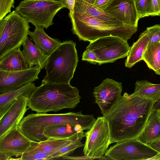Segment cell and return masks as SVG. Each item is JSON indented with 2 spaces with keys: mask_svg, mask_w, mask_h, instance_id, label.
I'll return each instance as SVG.
<instances>
[{
  "mask_svg": "<svg viewBox=\"0 0 160 160\" xmlns=\"http://www.w3.org/2000/svg\"><path fill=\"white\" fill-rule=\"evenodd\" d=\"M155 103L133 93L124 92L103 116L109 127L110 144L138 138Z\"/></svg>",
  "mask_w": 160,
  "mask_h": 160,
  "instance_id": "1",
  "label": "cell"
},
{
  "mask_svg": "<svg viewBox=\"0 0 160 160\" xmlns=\"http://www.w3.org/2000/svg\"><path fill=\"white\" fill-rule=\"evenodd\" d=\"M79 93L70 83H42L29 97L28 107L32 111L43 113L74 108L80 102Z\"/></svg>",
  "mask_w": 160,
  "mask_h": 160,
  "instance_id": "2",
  "label": "cell"
},
{
  "mask_svg": "<svg viewBox=\"0 0 160 160\" xmlns=\"http://www.w3.org/2000/svg\"><path fill=\"white\" fill-rule=\"evenodd\" d=\"M96 120L93 115H83L81 111L60 114L32 113L24 117L18 128L31 141L39 142L48 139L43 134L45 128L51 125L63 124L82 127L89 130Z\"/></svg>",
  "mask_w": 160,
  "mask_h": 160,
  "instance_id": "3",
  "label": "cell"
},
{
  "mask_svg": "<svg viewBox=\"0 0 160 160\" xmlns=\"http://www.w3.org/2000/svg\"><path fill=\"white\" fill-rule=\"evenodd\" d=\"M73 33L80 40L90 42L100 38L112 36L127 41L138 31L137 28L125 25L111 24L86 13H69Z\"/></svg>",
  "mask_w": 160,
  "mask_h": 160,
  "instance_id": "4",
  "label": "cell"
},
{
  "mask_svg": "<svg viewBox=\"0 0 160 160\" xmlns=\"http://www.w3.org/2000/svg\"><path fill=\"white\" fill-rule=\"evenodd\" d=\"M76 46L72 41H64L48 56L42 83H70L78 61Z\"/></svg>",
  "mask_w": 160,
  "mask_h": 160,
  "instance_id": "5",
  "label": "cell"
},
{
  "mask_svg": "<svg viewBox=\"0 0 160 160\" xmlns=\"http://www.w3.org/2000/svg\"><path fill=\"white\" fill-rule=\"evenodd\" d=\"M29 22L15 10L0 20V59L20 48L28 38Z\"/></svg>",
  "mask_w": 160,
  "mask_h": 160,
  "instance_id": "6",
  "label": "cell"
},
{
  "mask_svg": "<svg viewBox=\"0 0 160 160\" xmlns=\"http://www.w3.org/2000/svg\"><path fill=\"white\" fill-rule=\"evenodd\" d=\"M65 7L60 0H24L15 10L35 27L47 29L56 13Z\"/></svg>",
  "mask_w": 160,
  "mask_h": 160,
  "instance_id": "7",
  "label": "cell"
},
{
  "mask_svg": "<svg viewBox=\"0 0 160 160\" xmlns=\"http://www.w3.org/2000/svg\"><path fill=\"white\" fill-rule=\"evenodd\" d=\"M90 42L86 49L95 54L99 65L112 62L127 56L131 48L127 41L112 36L100 38Z\"/></svg>",
  "mask_w": 160,
  "mask_h": 160,
  "instance_id": "8",
  "label": "cell"
},
{
  "mask_svg": "<svg viewBox=\"0 0 160 160\" xmlns=\"http://www.w3.org/2000/svg\"><path fill=\"white\" fill-rule=\"evenodd\" d=\"M86 141L83 152L89 157H102L110 143L108 122L103 116L98 117L91 128L84 133Z\"/></svg>",
  "mask_w": 160,
  "mask_h": 160,
  "instance_id": "9",
  "label": "cell"
},
{
  "mask_svg": "<svg viewBox=\"0 0 160 160\" xmlns=\"http://www.w3.org/2000/svg\"><path fill=\"white\" fill-rule=\"evenodd\" d=\"M158 152L138 138L117 143L106 151L105 156L114 160H148Z\"/></svg>",
  "mask_w": 160,
  "mask_h": 160,
  "instance_id": "10",
  "label": "cell"
},
{
  "mask_svg": "<svg viewBox=\"0 0 160 160\" xmlns=\"http://www.w3.org/2000/svg\"><path fill=\"white\" fill-rule=\"evenodd\" d=\"M33 142L18 128L11 130L0 138V160H14L12 156L21 157Z\"/></svg>",
  "mask_w": 160,
  "mask_h": 160,
  "instance_id": "11",
  "label": "cell"
},
{
  "mask_svg": "<svg viewBox=\"0 0 160 160\" xmlns=\"http://www.w3.org/2000/svg\"><path fill=\"white\" fill-rule=\"evenodd\" d=\"M122 83L109 78L104 80L95 87L93 92L95 102L99 107L103 116L107 114L121 97Z\"/></svg>",
  "mask_w": 160,
  "mask_h": 160,
  "instance_id": "12",
  "label": "cell"
},
{
  "mask_svg": "<svg viewBox=\"0 0 160 160\" xmlns=\"http://www.w3.org/2000/svg\"><path fill=\"white\" fill-rule=\"evenodd\" d=\"M41 71L37 66L16 71L0 70V94L17 89L38 79Z\"/></svg>",
  "mask_w": 160,
  "mask_h": 160,
  "instance_id": "13",
  "label": "cell"
},
{
  "mask_svg": "<svg viewBox=\"0 0 160 160\" xmlns=\"http://www.w3.org/2000/svg\"><path fill=\"white\" fill-rule=\"evenodd\" d=\"M103 11L125 25L138 27L139 19L134 0H111Z\"/></svg>",
  "mask_w": 160,
  "mask_h": 160,
  "instance_id": "14",
  "label": "cell"
},
{
  "mask_svg": "<svg viewBox=\"0 0 160 160\" xmlns=\"http://www.w3.org/2000/svg\"><path fill=\"white\" fill-rule=\"evenodd\" d=\"M29 96L21 95L12 102L7 112L0 119V138L12 129L18 128L28 108Z\"/></svg>",
  "mask_w": 160,
  "mask_h": 160,
  "instance_id": "15",
  "label": "cell"
},
{
  "mask_svg": "<svg viewBox=\"0 0 160 160\" xmlns=\"http://www.w3.org/2000/svg\"><path fill=\"white\" fill-rule=\"evenodd\" d=\"M44 28L35 27L29 35L35 46L44 55H50L62 42L58 38H51L45 32Z\"/></svg>",
  "mask_w": 160,
  "mask_h": 160,
  "instance_id": "16",
  "label": "cell"
},
{
  "mask_svg": "<svg viewBox=\"0 0 160 160\" xmlns=\"http://www.w3.org/2000/svg\"><path fill=\"white\" fill-rule=\"evenodd\" d=\"M138 138L148 145L160 138L159 110H152L143 129Z\"/></svg>",
  "mask_w": 160,
  "mask_h": 160,
  "instance_id": "17",
  "label": "cell"
},
{
  "mask_svg": "<svg viewBox=\"0 0 160 160\" xmlns=\"http://www.w3.org/2000/svg\"><path fill=\"white\" fill-rule=\"evenodd\" d=\"M83 131H80L72 136L63 138H48L39 142H33L30 147L32 148L50 154L71 143L79 137L84 136Z\"/></svg>",
  "mask_w": 160,
  "mask_h": 160,
  "instance_id": "18",
  "label": "cell"
},
{
  "mask_svg": "<svg viewBox=\"0 0 160 160\" xmlns=\"http://www.w3.org/2000/svg\"><path fill=\"white\" fill-rule=\"evenodd\" d=\"M74 12L86 13L109 24L124 25L110 14L83 0H75Z\"/></svg>",
  "mask_w": 160,
  "mask_h": 160,
  "instance_id": "19",
  "label": "cell"
},
{
  "mask_svg": "<svg viewBox=\"0 0 160 160\" xmlns=\"http://www.w3.org/2000/svg\"><path fill=\"white\" fill-rule=\"evenodd\" d=\"M36 87L34 83L32 82L17 89L0 94V119L7 112L14 100L21 95L30 97Z\"/></svg>",
  "mask_w": 160,
  "mask_h": 160,
  "instance_id": "20",
  "label": "cell"
},
{
  "mask_svg": "<svg viewBox=\"0 0 160 160\" xmlns=\"http://www.w3.org/2000/svg\"><path fill=\"white\" fill-rule=\"evenodd\" d=\"M28 37L22 45V52L29 68L34 66L41 69L45 68L48 56L44 54L32 42Z\"/></svg>",
  "mask_w": 160,
  "mask_h": 160,
  "instance_id": "21",
  "label": "cell"
},
{
  "mask_svg": "<svg viewBox=\"0 0 160 160\" xmlns=\"http://www.w3.org/2000/svg\"><path fill=\"white\" fill-rule=\"evenodd\" d=\"M20 48L15 49L0 59V70L16 71L28 69Z\"/></svg>",
  "mask_w": 160,
  "mask_h": 160,
  "instance_id": "22",
  "label": "cell"
},
{
  "mask_svg": "<svg viewBox=\"0 0 160 160\" xmlns=\"http://www.w3.org/2000/svg\"><path fill=\"white\" fill-rule=\"evenodd\" d=\"M149 38L145 30L139 35L138 39L131 47L125 61V67L130 68L142 60L143 56L148 44Z\"/></svg>",
  "mask_w": 160,
  "mask_h": 160,
  "instance_id": "23",
  "label": "cell"
},
{
  "mask_svg": "<svg viewBox=\"0 0 160 160\" xmlns=\"http://www.w3.org/2000/svg\"><path fill=\"white\" fill-rule=\"evenodd\" d=\"M133 93L142 98L156 102L160 98V84H154L146 80L137 81Z\"/></svg>",
  "mask_w": 160,
  "mask_h": 160,
  "instance_id": "24",
  "label": "cell"
},
{
  "mask_svg": "<svg viewBox=\"0 0 160 160\" xmlns=\"http://www.w3.org/2000/svg\"><path fill=\"white\" fill-rule=\"evenodd\" d=\"M82 127L68 124H59L48 126L46 128L43 134L48 138H63L69 137L81 131Z\"/></svg>",
  "mask_w": 160,
  "mask_h": 160,
  "instance_id": "25",
  "label": "cell"
},
{
  "mask_svg": "<svg viewBox=\"0 0 160 160\" xmlns=\"http://www.w3.org/2000/svg\"><path fill=\"white\" fill-rule=\"evenodd\" d=\"M142 60L149 69L157 72L160 64V41L148 44Z\"/></svg>",
  "mask_w": 160,
  "mask_h": 160,
  "instance_id": "26",
  "label": "cell"
},
{
  "mask_svg": "<svg viewBox=\"0 0 160 160\" xmlns=\"http://www.w3.org/2000/svg\"><path fill=\"white\" fill-rule=\"evenodd\" d=\"M84 136H81L71 143L60 148L49 156L46 160L59 159L61 157L72 153L77 148L84 146L81 142Z\"/></svg>",
  "mask_w": 160,
  "mask_h": 160,
  "instance_id": "27",
  "label": "cell"
},
{
  "mask_svg": "<svg viewBox=\"0 0 160 160\" xmlns=\"http://www.w3.org/2000/svg\"><path fill=\"white\" fill-rule=\"evenodd\" d=\"M139 18L152 16L151 0H134Z\"/></svg>",
  "mask_w": 160,
  "mask_h": 160,
  "instance_id": "28",
  "label": "cell"
},
{
  "mask_svg": "<svg viewBox=\"0 0 160 160\" xmlns=\"http://www.w3.org/2000/svg\"><path fill=\"white\" fill-rule=\"evenodd\" d=\"M50 154L30 147L20 157V160H46Z\"/></svg>",
  "mask_w": 160,
  "mask_h": 160,
  "instance_id": "29",
  "label": "cell"
},
{
  "mask_svg": "<svg viewBox=\"0 0 160 160\" xmlns=\"http://www.w3.org/2000/svg\"><path fill=\"white\" fill-rule=\"evenodd\" d=\"M146 30L149 38L148 44L160 41V25L147 28Z\"/></svg>",
  "mask_w": 160,
  "mask_h": 160,
  "instance_id": "30",
  "label": "cell"
},
{
  "mask_svg": "<svg viewBox=\"0 0 160 160\" xmlns=\"http://www.w3.org/2000/svg\"><path fill=\"white\" fill-rule=\"evenodd\" d=\"M14 0H0V20L3 19L14 7Z\"/></svg>",
  "mask_w": 160,
  "mask_h": 160,
  "instance_id": "31",
  "label": "cell"
},
{
  "mask_svg": "<svg viewBox=\"0 0 160 160\" xmlns=\"http://www.w3.org/2000/svg\"><path fill=\"white\" fill-rule=\"evenodd\" d=\"M82 60L93 64L98 63V59L95 54L92 51L88 49H86L83 52Z\"/></svg>",
  "mask_w": 160,
  "mask_h": 160,
  "instance_id": "32",
  "label": "cell"
},
{
  "mask_svg": "<svg viewBox=\"0 0 160 160\" xmlns=\"http://www.w3.org/2000/svg\"><path fill=\"white\" fill-rule=\"evenodd\" d=\"M75 159V160H110V159L108 157L103 156L102 157H92L87 156L83 157H73L70 156L68 155H64L61 157L59 159Z\"/></svg>",
  "mask_w": 160,
  "mask_h": 160,
  "instance_id": "33",
  "label": "cell"
},
{
  "mask_svg": "<svg viewBox=\"0 0 160 160\" xmlns=\"http://www.w3.org/2000/svg\"><path fill=\"white\" fill-rule=\"evenodd\" d=\"M152 16H160V0H151Z\"/></svg>",
  "mask_w": 160,
  "mask_h": 160,
  "instance_id": "34",
  "label": "cell"
},
{
  "mask_svg": "<svg viewBox=\"0 0 160 160\" xmlns=\"http://www.w3.org/2000/svg\"><path fill=\"white\" fill-rule=\"evenodd\" d=\"M65 8L69 10V13L72 14L74 12L75 0H60Z\"/></svg>",
  "mask_w": 160,
  "mask_h": 160,
  "instance_id": "35",
  "label": "cell"
},
{
  "mask_svg": "<svg viewBox=\"0 0 160 160\" xmlns=\"http://www.w3.org/2000/svg\"><path fill=\"white\" fill-rule=\"evenodd\" d=\"M111 0H96L93 5L99 9L103 10Z\"/></svg>",
  "mask_w": 160,
  "mask_h": 160,
  "instance_id": "36",
  "label": "cell"
},
{
  "mask_svg": "<svg viewBox=\"0 0 160 160\" xmlns=\"http://www.w3.org/2000/svg\"><path fill=\"white\" fill-rule=\"evenodd\" d=\"M158 152H160V138L148 144Z\"/></svg>",
  "mask_w": 160,
  "mask_h": 160,
  "instance_id": "37",
  "label": "cell"
},
{
  "mask_svg": "<svg viewBox=\"0 0 160 160\" xmlns=\"http://www.w3.org/2000/svg\"><path fill=\"white\" fill-rule=\"evenodd\" d=\"M148 160H160V152H158L155 155L150 158Z\"/></svg>",
  "mask_w": 160,
  "mask_h": 160,
  "instance_id": "38",
  "label": "cell"
},
{
  "mask_svg": "<svg viewBox=\"0 0 160 160\" xmlns=\"http://www.w3.org/2000/svg\"><path fill=\"white\" fill-rule=\"evenodd\" d=\"M152 109H160V98L159 100L155 103Z\"/></svg>",
  "mask_w": 160,
  "mask_h": 160,
  "instance_id": "39",
  "label": "cell"
},
{
  "mask_svg": "<svg viewBox=\"0 0 160 160\" xmlns=\"http://www.w3.org/2000/svg\"><path fill=\"white\" fill-rule=\"evenodd\" d=\"M90 4L93 5L96 0H83Z\"/></svg>",
  "mask_w": 160,
  "mask_h": 160,
  "instance_id": "40",
  "label": "cell"
},
{
  "mask_svg": "<svg viewBox=\"0 0 160 160\" xmlns=\"http://www.w3.org/2000/svg\"><path fill=\"white\" fill-rule=\"evenodd\" d=\"M156 74H158V75H160V64L159 66V68L158 70L157 71V72L155 73Z\"/></svg>",
  "mask_w": 160,
  "mask_h": 160,
  "instance_id": "41",
  "label": "cell"
},
{
  "mask_svg": "<svg viewBox=\"0 0 160 160\" xmlns=\"http://www.w3.org/2000/svg\"><path fill=\"white\" fill-rule=\"evenodd\" d=\"M159 114H160V109L159 110Z\"/></svg>",
  "mask_w": 160,
  "mask_h": 160,
  "instance_id": "42",
  "label": "cell"
}]
</instances>
